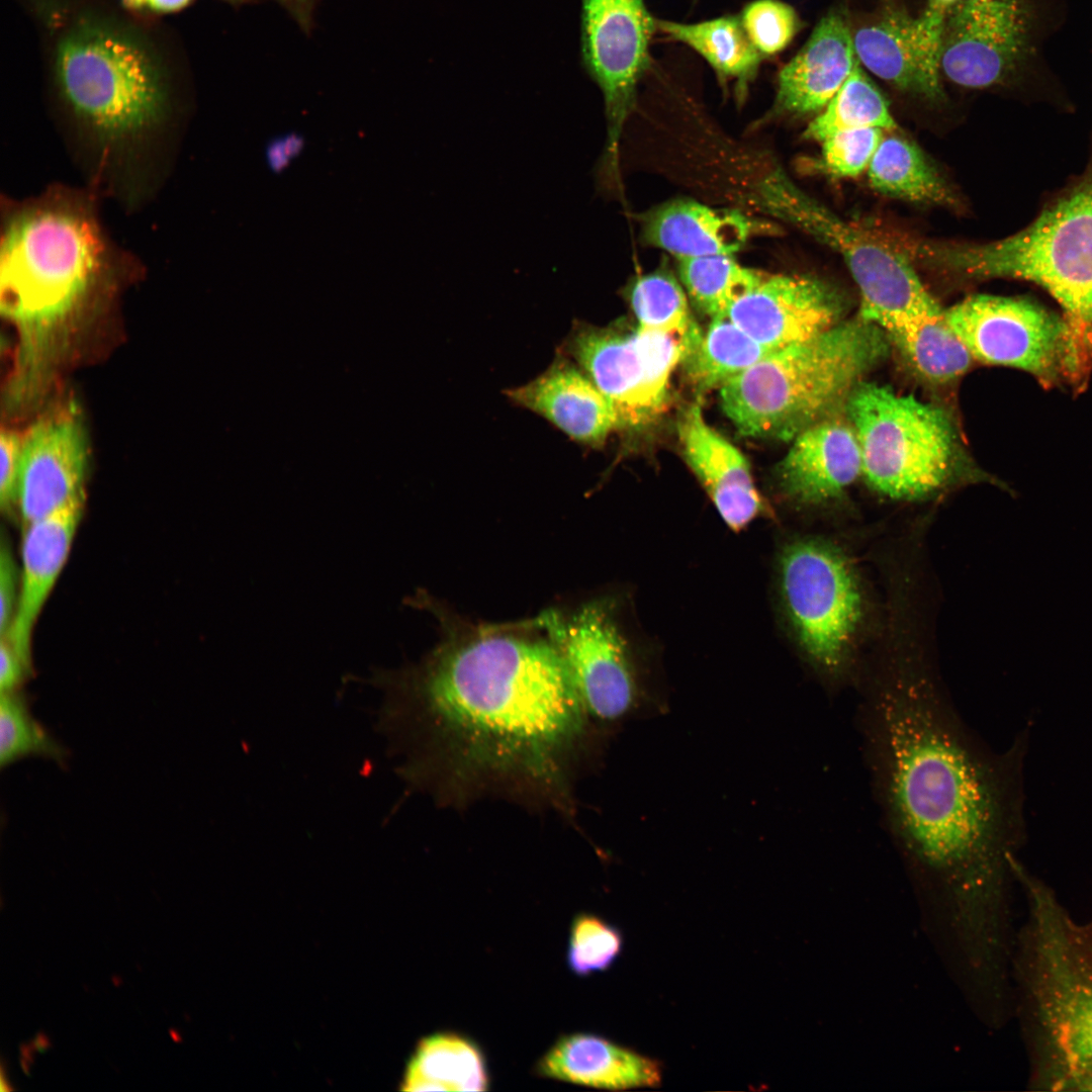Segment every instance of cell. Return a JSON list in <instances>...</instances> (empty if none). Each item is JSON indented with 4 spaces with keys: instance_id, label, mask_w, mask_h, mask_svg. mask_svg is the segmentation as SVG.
<instances>
[{
    "instance_id": "1",
    "label": "cell",
    "mask_w": 1092,
    "mask_h": 1092,
    "mask_svg": "<svg viewBox=\"0 0 1092 1092\" xmlns=\"http://www.w3.org/2000/svg\"><path fill=\"white\" fill-rule=\"evenodd\" d=\"M915 663L888 661L857 682L874 800L938 939L1002 945L1016 931L1011 858L1026 840L1028 730L992 750Z\"/></svg>"
},
{
    "instance_id": "2",
    "label": "cell",
    "mask_w": 1092,
    "mask_h": 1092,
    "mask_svg": "<svg viewBox=\"0 0 1092 1092\" xmlns=\"http://www.w3.org/2000/svg\"><path fill=\"white\" fill-rule=\"evenodd\" d=\"M423 717L456 763L495 779L551 782L587 713L550 640L486 636L428 672Z\"/></svg>"
},
{
    "instance_id": "3",
    "label": "cell",
    "mask_w": 1092,
    "mask_h": 1092,
    "mask_svg": "<svg viewBox=\"0 0 1092 1092\" xmlns=\"http://www.w3.org/2000/svg\"><path fill=\"white\" fill-rule=\"evenodd\" d=\"M1011 867L1026 902L1011 975L1027 1089L1092 1091V916L1076 920L1017 856Z\"/></svg>"
},
{
    "instance_id": "4",
    "label": "cell",
    "mask_w": 1092,
    "mask_h": 1092,
    "mask_svg": "<svg viewBox=\"0 0 1092 1092\" xmlns=\"http://www.w3.org/2000/svg\"><path fill=\"white\" fill-rule=\"evenodd\" d=\"M916 261L972 280L1033 283L1062 306L1092 355V147L1085 169L1018 232L985 243L918 242Z\"/></svg>"
},
{
    "instance_id": "5",
    "label": "cell",
    "mask_w": 1092,
    "mask_h": 1092,
    "mask_svg": "<svg viewBox=\"0 0 1092 1092\" xmlns=\"http://www.w3.org/2000/svg\"><path fill=\"white\" fill-rule=\"evenodd\" d=\"M888 337L861 318L778 349L720 387L721 406L750 438L794 439L849 395L887 354Z\"/></svg>"
},
{
    "instance_id": "6",
    "label": "cell",
    "mask_w": 1092,
    "mask_h": 1092,
    "mask_svg": "<svg viewBox=\"0 0 1092 1092\" xmlns=\"http://www.w3.org/2000/svg\"><path fill=\"white\" fill-rule=\"evenodd\" d=\"M0 259L1 312L19 331L22 360L32 366L85 298L100 266L98 236L72 213H27L9 225Z\"/></svg>"
},
{
    "instance_id": "7",
    "label": "cell",
    "mask_w": 1092,
    "mask_h": 1092,
    "mask_svg": "<svg viewBox=\"0 0 1092 1092\" xmlns=\"http://www.w3.org/2000/svg\"><path fill=\"white\" fill-rule=\"evenodd\" d=\"M1060 0H960L942 23L939 69L971 89L1002 88L1063 109L1072 103L1050 69L1044 43L1061 22Z\"/></svg>"
},
{
    "instance_id": "8",
    "label": "cell",
    "mask_w": 1092,
    "mask_h": 1092,
    "mask_svg": "<svg viewBox=\"0 0 1092 1092\" xmlns=\"http://www.w3.org/2000/svg\"><path fill=\"white\" fill-rule=\"evenodd\" d=\"M52 69L66 103L103 132L142 129L164 111L167 81L160 59L136 31L112 19L73 17L57 34Z\"/></svg>"
},
{
    "instance_id": "9",
    "label": "cell",
    "mask_w": 1092,
    "mask_h": 1092,
    "mask_svg": "<svg viewBox=\"0 0 1092 1092\" xmlns=\"http://www.w3.org/2000/svg\"><path fill=\"white\" fill-rule=\"evenodd\" d=\"M847 413L861 454V475L876 492L918 500L952 477L954 436L938 407L876 383H857Z\"/></svg>"
},
{
    "instance_id": "10",
    "label": "cell",
    "mask_w": 1092,
    "mask_h": 1092,
    "mask_svg": "<svg viewBox=\"0 0 1092 1092\" xmlns=\"http://www.w3.org/2000/svg\"><path fill=\"white\" fill-rule=\"evenodd\" d=\"M781 586L799 644L826 688L834 694L858 681L866 598L849 556L825 539L796 540L781 557Z\"/></svg>"
},
{
    "instance_id": "11",
    "label": "cell",
    "mask_w": 1092,
    "mask_h": 1092,
    "mask_svg": "<svg viewBox=\"0 0 1092 1092\" xmlns=\"http://www.w3.org/2000/svg\"><path fill=\"white\" fill-rule=\"evenodd\" d=\"M974 360L1031 374L1044 388H1084L1092 369L1068 318L1028 297L975 294L944 310Z\"/></svg>"
},
{
    "instance_id": "12",
    "label": "cell",
    "mask_w": 1092,
    "mask_h": 1092,
    "mask_svg": "<svg viewBox=\"0 0 1092 1092\" xmlns=\"http://www.w3.org/2000/svg\"><path fill=\"white\" fill-rule=\"evenodd\" d=\"M764 194L768 208L777 216L840 255L858 287V317L862 321L885 331L943 312L901 249L847 222L784 175L770 178Z\"/></svg>"
},
{
    "instance_id": "13",
    "label": "cell",
    "mask_w": 1092,
    "mask_h": 1092,
    "mask_svg": "<svg viewBox=\"0 0 1092 1092\" xmlns=\"http://www.w3.org/2000/svg\"><path fill=\"white\" fill-rule=\"evenodd\" d=\"M567 351L612 404L618 428H639L663 413L671 373L688 349L660 332L580 328Z\"/></svg>"
},
{
    "instance_id": "14",
    "label": "cell",
    "mask_w": 1092,
    "mask_h": 1092,
    "mask_svg": "<svg viewBox=\"0 0 1092 1092\" xmlns=\"http://www.w3.org/2000/svg\"><path fill=\"white\" fill-rule=\"evenodd\" d=\"M655 19L645 0H582V60L604 97L613 158L639 81L650 67Z\"/></svg>"
},
{
    "instance_id": "15",
    "label": "cell",
    "mask_w": 1092,
    "mask_h": 1092,
    "mask_svg": "<svg viewBox=\"0 0 1092 1092\" xmlns=\"http://www.w3.org/2000/svg\"><path fill=\"white\" fill-rule=\"evenodd\" d=\"M540 624L565 660L587 713L602 720L625 715L634 704L636 686L608 608L590 603L566 617L550 611Z\"/></svg>"
},
{
    "instance_id": "16",
    "label": "cell",
    "mask_w": 1092,
    "mask_h": 1092,
    "mask_svg": "<svg viewBox=\"0 0 1092 1092\" xmlns=\"http://www.w3.org/2000/svg\"><path fill=\"white\" fill-rule=\"evenodd\" d=\"M88 446L69 404L40 418L22 439L15 506L24 525L85 498Z\"/></svg>"
},
{
    "instance_id": "17",
    "label": "cell",
    "mask_w": 1092,
    "mask_h": 1092,
    "mask_svg": "<svg viewBox=\"0 0 1092 1092\" xmlns=\"http://www.w3.org/2000/svg\"><path fill=\"white\" fill-rule=\"evenodd\" d=\"M844 300L823 280L803 275H764L727 316L762 346L778 350L811 339L838 324Z\"/></svg>"
},
{
    "instance_id": "18",
    "label": "cell",
    "mask_w": 1092,
    "mask_h": 1092,
    "mask_svg": "<svg viewBox=\"0 0 1092 1092\" xmlns=\"http://www.w3.org/2000/svg\"><path fill=\"white\" fill-rule=\"evenodd\" d=\"M861 470L860 448L850 422L823 418L793 439L778 477L789 498L822 506L841 498Z\"/></svg>"
},
{
    "instance_id": "19",
    "label": "cell",
    "mask_w": 1092,
    "mask_h": 1092,
    "mask_svg": "<svg viewBox=\"0 0 1092 1092\" xmlns=\"http://www.w3.org/2000/svg\"><path fill=\"white\" fill-rule=\"evenodd\" d=\"M677 434L686 462L731 529L741 530L761 514L763 503L746 457L706 422L700 403L681 412Z\"/></svg>"
},
{
    "instance_id": "20",
    "label": "cell",
    "mask_w": 1092,
    "mask_h": 1092,
    "mask_svg": "<svg viewBox=\"0 0 1092 1092\" xmlns=\"http://www.w3.org/2000/svg\"><path fill=\"white\" fill-rule=\"evenodd\" d=\"M852 30L841 8L824 15L801 50L780 70L774 109L805 115L821 111L857 60Z\"/></svg>"
},
{
    "instance_id": "21",
    "label": "cell",
    "mask_w": 1092,
    "mask_h": 1092,
    "mask_svg": "<svg viewBox=\"0 0 1092 1092\" xmlns=\"http://www.w3.org/2000/svg\"><path fill=\"white\" fill-rule=\"evenodd\" d=\"M852 36L857 60L874 75L928 100L943 98L939 50L924 36L917 17L886 7Z\"/></svg>"
},
{
    "instance_id": "22",
    "label": "cell",
    "mask_w": 1092,
    "mask_h": 1092,
    "mask_svg": "<svg viewBox=\"0 0 1092 1092\" xmlns=\"http://www.w3.org/2000/svg\"><path fill=\"white\" fill-rule=\"evenodd\" d=\"M85 498L24 525L22 573L11 626L4 635L31 671V639L36 620L70 553Z\"/></svg>"
},
{
    "instance_id": "23",
    "label": "cell",
    "mask_w": 1092,
    "mask_h": 1092,
    "mask_svg": "<svg viewBox=\"0 0 1092 1092\" xmlns=\"http://www.w3.org/2000/svg\"><path fill=\"white\" fill-rule=\"evenodd\" d=\"M508 395L582 444L601 445L618 428L608 398L586 374L565 360L555 361L540 376L511 389Z\"/></svg>"
},
{
    "instance_id": "24",
    "label": "cell",
    "mask_w": 1092,
    "mask_h": 1092,
    "mask_svg": "<svg viewBox=\"0 0 1092 1092\" xmlns=\"http://www.w3.org/2000/svg\"><path fill=\"white\" fill-rule=\"evenodd\" d=\"M535 1071L541 1077L604 1089L654 1087L662 1078L656 1060L592 1033L560 1036Z\"/></svg>"
},
{
    "instance_id": "25",
    "label": "cell",
    "mask_w": 1092,
    "mask_h": 1092,
    "mask_svg": "<svg viewBox=\"0 0 1092 1092\" xmlns=\"http://www.w3.org/2000/svg\"><path fill=\"white\" fill-rule=\"evenodd\" d=\"M759 225L747 215L716 209L697 201L677 200L648 214L643 235L648 244L677 260L733 255L757 233Z\"/></svg>"
},
{
    "instance_id": "26",
    "label": "cell",
    "mask_w": 1092,
    "mask_h": 1092,
    "mask_svg": "<svg viewBox=\"0 0 1092 1092\" xmlns=\"http://www.w3.org/2000/svg\"><path fill=\"white\" fill-rule=\"evenodd\" d=\"M656 31L698 53L723 84L732 83L744 95L758 74L762 55L749 39L739 15H724L694 23L655 19Z\"/></svg>"
},
{
    "instance_id": "27",
    "label": "cell",
    "mask_w": 1092,
    "mask_h": 1092,
    "mask_svg": "<svg viewBox=\"0 0 1092 1092\" xmlns=\"http://www.w3.org/2000/svg\"><path fill=\"white\" fill-rule=\"evenodd\" d=\"M488 1074L478 1045L454 1032L424 1037L404 1073L403 1091H485Z\"/></svg>"
},
{
    "instance_id": "28",
    "label": "cell",
    "mask_w": 1092,
    "mask_h": 1092,
    "mask_svg": "<svg viewBox=\"0 0 1092 1092\" xmlns=\"http://www.w3.org/2000/svg\"><path fill=\"white\" fill-rule=\"evenodd\" d=\"M867 171L871 186L883 195L949 208L960 203L921 149L906 138L884 136Z\"/></svg>"
},
{
    "instance_id": "29",
    "label": "cell",
    "mask_w": 1092,
    "mask_h": 1092,
    "mask_svg": "<svg viewBox=\"0 0 1092 1092\" xmlns=\"http://www.w3.org/2000/svg\"><path fill=\"white\" fill-rule=\"evenodd\" d=\"M913 370L933 383H946L963 375L974 360L970 351L941 314L919 317L884 331Z\"/></svg>"
},
{
    "instance_id": "30",
    "label": "cell",
    "mask_w": 1092,
    "mask_h": 1092,
    "mask_svg": "<svg viewBox=\"0 0 1092 1092\" xmlns=\"http://www.w3.org/2000/svg\"><path fill=\"white\" fill-rule=\"evenodd\" d=\"M774 351L724 315L711 318L707 331L681 364L688 382L703 393L720 388Z\"/></svg>"
},
{
    "instance_id": "31",
    "label": "cell",
    "mask_w": 1092,
    "mask_h": 1092,
    "mask_svg": "<svg viewBox=\"0 0 1092 1092\" xmlns=\"http://www.w3.org/2000/svg\"><path fill=\"white\" fill-rule=\"evenodd\" d=\"M870 127L891 130L897 124L885 97L856 60L845 82L809 123L804 135L822 143L840 131Z\"/></svg>"
},
{
    "instance_id": "32",
    "label": "cell",
    "mask_w": 1092,
    "mask_h": 1092,
    "mask_svg": "<svg viewBox=\"0 0 1092 1092\" xmlns=\"http://www.w3.org/2000/svg\"><path fill=\"white\" fill-rule=\"evenodd\" d=\"M678 273L690 298L711 318L727 315L731 306L764 277L739 264L732 255L678 260Z\"/></svg>"
},
{
    "instance_id": "33",
    "label": "cell",
    "mask_w": 1092,
    "mask_h": 1092,
    "mask_svg": "<svg viewBox=\"0 0 1092 1092\" xmlns=\"http://www.w3.org/2000/svg\"><path fill=\"white\" fill-rule=\"evenodd\" d=\"M629 298L638 322L637 330L681 339L688 348L687 355L701 340L703 333L692 316L686 292L672 276L653 272L638 278Z\"/></svg>"
},
{
    "instance_id": "34",
    "label": "cell",
    "mask_w": 1092,
    "mask_h": 1092,
    "mask_svg": "<svg viewBox=\"0 0 1092 1092\" xmlns=\"http://www.w3.org/2000/svg\"><path fill=\"white\" fill-rule=\"evenodd\" d=\"M29 755L64 760L63 746L35 720L24 697L16 692L1 693L0 764L1 767Z\"/></svg>"
},
{
    "instance_id": "35",
    "label": "cell",
    "mask_w": 1092,
    "mask_h": 1092,
    "mask_svg": "<svg viewBox=\"0 0 1092 1092\" xmlns=\"http://www.w3.org/2000/svg\"><path fill=\"white\" fill-rule=\"evenodd\" d=\"M622 946V934L615 926L593 914H579L570 928L568 967L578 976L605 971L618 958Z\"/></svg>"
},
{
    "instance_id": "36",
    "label": "cell",
    "mask_w": 1092,
    "mask_h": 1092,
    "mask_svg": "<svg viewBox=\"0 0 1092 1092\" xmlns=\"http://www.w3.org/2000/svg\"><path fill=\"white\" fill-rule=\"evenodd\" d=\"M739 16L749 39L763 58L786 50L802 27L796 9L782 0H753Z\"/></svg>"
},
{
    "instance_id": "37",
    "label": "cell",
    "mask_w": 1092,
    "mask_h": 1092,
    "mask_svg": "<svg viewBox=\"0 0 1092 1092\" xmlns=\"http://www.w3.org/2000/svg\"><path fill=\"white\" fill-rule=\"evenodd\" d=\"M884 130L870 127L837 132L822 144L823 169L836 178H853L868 169Z\"/></svg>"
},
{
    "instance_id": "38",
    "label": "cell",
    "mask_w": 1092,
    "mask_h": 1092,
    "mask_svg": "<svg viewBox=\"0 0 1092 1092\" xmlns=\"http://www.w3.org/2000/svg\"><path fill=\"white\" fill-rule=\"evenodd\" d=\"M22 439L16 433L1 434L0 502L2 511L10 512L15 506Z\"/></svg>"
},
{
    "instance_id": "39",
    "label": "cell",
    "mask_w": 1092,
    "mask_h": 1092,
    "mask_svg": "<svg viewBox=\"0 0 1092 1092\" xmlns=\"http://www.w3.org/2000/svg\"><path fill=\"white\" fill-rule=\"evenodd\" d=\"M16 567L8 544L2 541L0 554V634L4 636L12 623L17 598Z\"/></svg>"
},
{
    "instance_id": "40",
    "label": "cell",
    "mask_w": 1092,
    "mask_h": 1092,
    "mask_svg": "<svg viewBox=\"0 0 1092 1092\" xmlns=\"http://www.w3.org/2000/svg\"><path fill=\"white\" fill-rule=\"evenodd\" d=\"M303 147V138L295 132L270 140L264 152L268 168L275 173L283 171L301 153Z\"/></svg>"
},
{
    "instance_id": "41",
    "label": "cell",
    "mask_w": 1092,
    "mask_h": 1092,
    "mask_svg": "<svg viewBox=\"0 0 1092 1092\" xmlns=\"http://www.w3.org/2000/svg\"><path fill=\"white\" fill-rule=\"evenodd\" d=\"M30 670L25 666L7 637L1 636L0 690L1 693L16 692Z\"/></svg>"
},
{
    "instance_id": "42",
    "label": "cell",
    "mask_w": 1092,
    "mask_h": 1092,
    "mask_svg": "<svg viewBox=\"0 0 1092 1092\" xmlns=\"http://www.w3.org/2000/svg\"><path fill=\"white\" fill-rule=\"evenodd\" d=\"M958 1L960 0H927L924 11L917 17L922 31L934 42L940 44L944 15Z\"/></svg>"
},
{
    "instance_id": "43",
    "label": "cell",
    "mask_w": 1092,
    "mask_h": 1092,
    "mask_svg": "<svg viewBox=\"0 0 1092 1092\" xmlns=\"http://www.w3.org/2000/svg\"><path fill=\"white\" fill-rule=\"evenodd\" d=\"M191 0H121L133 9H150L155 12H173L185 7Z\"/></svg>"
},
{
    "instance_id": "44",
    "label": "cell",
    "mask_w": 1092,
    "mask_h": 1092,
    "mask_svg": "<svg viewBox=\"0 0 1092 1092\" xmlns=\"http://www.w3.org/2000/svg\"><path fill=\"white\" fill-rule=\"evenodd\" d=\"M296 1H299V0H296Z\"/></svg>"
}]
</instances>
